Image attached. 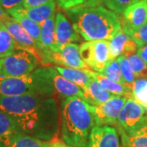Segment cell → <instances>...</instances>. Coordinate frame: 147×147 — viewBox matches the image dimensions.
<instances>
[{
  "label": "cell",
  "mask_w": 147,
  "mask_h": 147,
  "mask_svg": "<svg viewBox=\"0 0 147 147\" xmlns=\"http://www.w3.org/2000/svg\"><path fill=\"white\" fill-rule=\"evenodd\" d=\"M2 24H3L7 31L10 33L11 37L15 40L16 48L25 50L34 54L41 64L42 55L37 43L34 40L31 35L10 16Z\"/></svg>",
  "instance_id": "9"
},
{
  "label": "cell",
  "mask_w": 147,
  "mask_h": 147,
  "mask_svg": "<svg viewBox=\"0 0 147 147\" xmlns=\"http://www.w3.org/2000/svg\"><path fill=\"white\" fill-rule=\"evenodd\" d=\"M117 60H118L119 65H120L122 74H123V80H124V84L127 87H128L129 88L132 90L133 84L137 79H136L135 74L133 72L131 64L129 62L127 57H124V56L119 57L117 58Z\"/></svg>",
  "instance_id": "27"
},
{
  "label": "cell",
  "mask_w": 147,
  "mask_h": 147,
  "mask_svg": "<svg viewBox=\"0 0 147 147\" xmlns=\"http://www.w3.org/2000/svg\"><path fill=\"white\" fill-rule=\"evenodd\" d=\"M55 33L58 51L69 43L80 41L79 34L61 11H57L55 16Z\"/></svg>",
  "instance_id": "15"
},
{
  "label": "cell",
  "mask_w": 147,
  "mask_h": 147,
  "mask_svg": "<svg viewBox=\"0 0 147 147\" xmlns=\"http://www.w3.org/2000/svg\"><path fill=\"white\" fill-rule=\"evenodd\" d=\"M131 64L137 79H147V64L137 53L126 57Z\"/></svg>",
  "instance_id": "29"
},
{
  "label": "cell",
  "mask_w": 147,
  "mask_h": 147,
  "mask_svg": "<svg viewBox=\"0 0 147 147\" xmlns=\"http://www.w3.org/2000/svg\"><path fill=\"white\" fill-rule=\"evenodd\" d=\"M123 147H131V146H123Z\"/></svg>",
  "instance_id": "41"
},
{
  "label": "cell",
  "mask_w": 147,
  "mask_h": 147,
  "mask_svg": "<svg viewBox=\"0 0 147 147\" xmlns=\"http://www.w3.org/2000/svg\"><path fill=\"white\" fill-rule=\"evenodd\" d=\"M61 137L71 147H87L89 135L96 126L92 105L78 96L65 98L61 110Z\"/></svg>",
  "instance_id": "3"
},
{
  "label": "cell",
  "mask_w": 147,
  "mask_h": 147,
  "mask_svg": "<svg viewBox=\"0 0 147 147\" xmlns=\"http://www.w3.org/2000/svg\"><path fill=\"white\" fill-rule=\"evenodd\" d=\"M147 22V1L139 0L128 7L123 12V21H121V29L128 32L136 30Z\"/></svg>",
  "instance_id": "14"
},
{
  "label": "cell",
  "mask_w": 147,
  "mask_h": 147,
  "mask_svg": "<svg viewBox=\"0 0 147 147\" xmlns=\"http://www.w3.org/2000/svg\"><path fill=\"white\" fill-rule=\"evenodd\" d=\"M101 74L105 75L107 78H109L115 82L125 85L123 77L122 74V71H121L120 65H119V63L117 59L110 60L106 65L103 73Z\"/></svg>",
  "instance_id": "28"
},
{
  "label": "cell",
  "mask_w": 147,
  "mask_h": 147,
  "mask_svg": "<svg viewBox=\"0 0 147 147\" xmlns=\"http://www.w3.org/2000/svg\"><path fill=\"white\" fill-rule=\"evenodd\" d=\"M132 99L147 112V79H136L132 86Z\"/></svg>",
  "instance_id": "26"
},
{
  "label": "cell",
  "mask_w": 147,
  "mask_h": 147,
  "mask_svg": "<svg viewBox=\"0 0 147 147\" xmlns=\"http://www.w3.org/2000/svg\"><path fill=\"white\" fill-rule=\"evenodd\" d=\"M37 94L47 96H58L62 98L78 96L84 99L83 90L65 79L52 66L37 68L31 74Z\"/></svg>",
  "instance_id": "4"
},
{
  "label": "cell",
  "mask_w": 147,
  "mask_h": 147,
  "mask_svg": "<svg viewBox=\"0 0 147 147\" xmlns=\"http://www.w3.org/2000/svg\"><path fill=\"white\" fill-rule=\"evenodd\" d=\"M53 141H45L18 131L13 136L8 147H49Z\"/></svg>",
  "instance_id": "22"
},
{
  "label": "cell",
  "mask_w": 147,
  "mask_h": 147,
  "mask_svg": "<svg viewBox=\"0 0 147 147\" xmlns=\"http://www.w3.org/2000/svg\"><path fill=\"white\" fill-rule=\"evenodd\" d=\"M54 68L65 79L79 86L81 89H84L88 86L92 78L88 73L86 69H74L69 67H61L55 65Z\"/></svg>",
  "instance_id": "20"
},
{
  "label": "cell",
  "mask_w": 147,
  "mask_h": 147,
  "mask_svg": "<svg viewBox=\"0 0 147 147\" xmlns=\"http://www.w3.org/2000/svg\"><path fill=\"white\" fill-rule=\"evenodd\" d=\"M19 131L14 119L5 113L0 111V141L8 147L15 133Z\"/></svg>",
  "instance_id": "23"
},
{
  "label": "cell",
  "mask_w": 147,
  "mask_h": 147,
  "mask_svg": "<svg viewBox=\"0 0 147 147\" xmlns=\"http://www.w3.org/2000/svg\"><path fill=\"white\" fill-rule=\"evenodd\" d=\"M8 16H9V15L7 12H5L3 8L0 6V23H3Z\"/></svg>",
  "instance_id": "37"
},
{
  "label": "cell",
  "mask_w": 147,
  "mask_h": 147,
  "mask_svg": "<svg viewBox=\"0 0 147 147\" xmlns=\"http://www.w3.org/2000/svg\"><path fill=\"white\" fill-rule=\"evenodd\" d=\"M24 1L25 0H0V6L7 12V11L22 7Z\"/></svg>",
  "instance_id": "33"
},
{
  "label": "cell",
  "mask_w": 147,
  "mask_h": 147,
  "mask_svg": "<svg viewBox=\"0 0 147 147\" xmlns=\"http://www.w3.org/2000/svg\"><path fill=\"white\" fill-rule=\"evenodd\" d=\"M137 43L123 29L109 41V60H115L120 56L128 57L137 52Z\"/></svg>",
  "instance_id": "13"
},
{
  "label": "cell",
  "mask_w": 147,
  "mask_h": 147,
  "mask_svg": "<svg viewBox=\"0 0 147 147\" xmlns=\"http://www.w3.org/2000/svg\"><path fill=\"white\" fill-rule=\"evenodd\" d=\"M1 74L6 77H23L32 74L40 63L32 53L17 49L11 55L0 60Z\"/></svg>",
  "instance_id": "6"
},
{
  "label": "cell",
  "mask_w": 147,
  "mask_h": 147,
  "mask_svg": "<svg viewBox=\"0 0 147 147\" xmlns=\"http://www.w3.org/2000/svg\"><path fill=\"white\" fill-rule=\"evenodd\" d=\"M0 111L14 119L21 132L45 141H54L57 136L60 118L57 102L53 96H0Z\"/></svg>",
  "instance_id": "1"
},
{
  "label": "cell",
  "mask_w": 147,
  "mask_h": 147,
  "mask_svg": "<svg viewBox=\"0 0 147 147\" xmlns=\"http://www.w3.org/2000/svg\"><path fill=\"white\" fill-rule=\"evenodd\" d=\"M39 50L42 55V62L44 65L45 59L51 54L57 53L55 33V16H53L41 25L40 46Z\"/></svg>",
  "instance_id": "16"
},
{
  "label": "cell",
  "mask_w": 147,
  "mask_h": 147,
  "mask_svg": "<svg viewBox=\"0 0 147 147\" xmlns=\"http://www.w3.org/2000/svg\"><path fill=\"white\" fill-rule=\"evenodd\" d=\"M79 54L88 68L102 74L109 60V41L92 40L80 44Z\"/></svg>",
  "instance_id": "7"
},
{
  "label": "cell",
  "mask_w": 147,
  "mask_h": 147,
  "mask_svg": "<svg viewBox=\"0 0 147 147\" xmlns=\"http://www.w3.org/2000/svg\"><path fill=\"white\" fill-rule=\"evenodd\" d=\"M146 113H147V112H146Z\"/></svg>",
  "instance_id": "43"
},
{
  "label": "cell",
  "mask_w": 147,
  "mask_h": 147,
  "mask_svg": "<svg viewBox=\"0 0 147 147\" xmlns=\"http://www.w3.org/2000/svg\"><path fill=\"white\" fill-rule=\"evenodd\" d=\"M52 63L69 68L89 69L80 57L79 46L74 42L65 45L61 48L57 53L51 54L45 59L44 65Z\"/></svg>",
  "instance_id": "11"
},
{
  "label": "cell",
  "mask_w": 147,
  "mask_h": 147,
  "mask_svg": "<svg viewBox=\"0 0 147 147\" xmlns=\"http://www.w3.org/2000/svg\"><path fill=\"white\" fill-rule=\"evenodd\" d=\"M0 147H7V146H6L5 145H3V144L1 142V141H0Z\"/></svg>",
  "instance_id": "39"
},
{
  "label": "cell",
  "mask_w": 147,
  "mask_h": 147,
  "mask_svg": "<svg viewBox=\"0 0 147 147\" xmlns=\"http://www.w3.org/2000/svg\"><path fill=\"white\" fill-rule=\"evenodd\" d=\"M1 70H2V65H1V61H0V74H1Z\"/></svg>",
  "instance_id": "40"
},
{
  "label": "cell",
  "mask_w": 147,
  "mask_h": 147,
  "mask_svg": "<svg viewBox=\"0 0 147 147\" xmlns=\"http://www.w3.org/2000/svg\"><path fill=\"white\" fill-rule=\"evenodd\" d=\"M137 55L147 64V44H144L137 48Z\"/></svg>",
  "instance_id": "36"
},
{
  "label": "cell",
  "mask_w": 147,
  "mask_h": 147,
  "mask_svg": "<svg viewBox=\"0 0 147 147\" xmlns=\"http://www.w3.org/2000/svg\"><path fill=\"white\" fill-rule=\"evenodd\" d=\"M74 30L86 41H110L121 30L117 14L104 7H76L65 10Z\"/></svg>",
  "instance_id": "2"
},
{
  "label": "cell",
  "mask_w": 147,
  "mask_h": 147,
  "mask_svg": "<svg viewBox=\"0 0 147 147\" xmlns=\"http://www.w3.org/2000/svg\"><path fill=\"white\" fill-rule=\"evenodd\" d=\"M146 1H147V0H146Z\"/></svg>",
  "instance_id": "42"
},
{
  "label": "cell",
  "mask_w": 147,
  "mask_h": 147,
  "mask_svg": "<svg viewBox=\"0 0 147 147\" xmlns=\"http://www.w3.org/2000/svg\"><path fill=\"white\" fill-rule=\"evenodd\" d=\"M137 43V47L147 44V23L136 30H131L127 32Z\"/></svg>",
  "instance_id": "31"
},
{
  "label": "cell",
  "mask_w": 147,
  "mask_h": 147,
  "mask_svg": "<svg viewBox=\"0 0 147 147\" xmlns=\"http://www.w3.org/2000/svg\"><path fill=\"white\" fill-rule=\"evenodd\" d=\"M49 147H71L68 146L67 144L63 143L61 142H59V141H53V144L50 146Z\"/></svg>",
  "instance_id": "38"
},
{
  "label": "cell",
  "mask_w": 147,
  "mask_h": 147,
  "mask_svg": "<svg viewBox=\"0 0 147 147\" xmlns=\"http://www.w3.org/2000/svg\"><path fill=\"white\" fill-rule=\"evenodd\" d=\"M127 100V98L125 96H114L101 105L96 106L92 105V111L94 116L96 125H116L118 116Z\"/></svg>",
  "instance_id": "8"
},
{
  "label": "cell",
  "mask_w": 147,
  "mask_h": 147,
  "mask_svg": "<svg viewBox=\"0 0 147 147\" xmlns=\"http://www.w3.org/2000/svg\"><path fill=\"white\" fill-rule=\"evenodd\" d=\"M116 126L119 133L131 136L147 127L146 111L136 100L129 98L118 116Z\"/></svg>",
  "instance_id": "5"
},
{
  "label": "cell",
  "mask_w": 147,
  "mask_h": 147,
  "mask_svg": "<svg viewBox=\"0 0 147 147\" xmlns=\"http://www.w3.org/2000/svg\"><path fill=\"white\" fill-rule=\"evenodd\" d=\"M7 13L11 17H12L17 23H19L21 26L23 27L31 35L32 38H34V40L37 43L38 48H39V46H40V35H41V26L37 24L36 22L30 20V18H28L22 12L21 7L11 9L10 11H7Z\"/></svg>",
  "instance_id": "19"
},
{
  "label": "cell",
  "mask_w": 147,
  "mask_h": 147,
  "mask_svg": "<svg viewBox=\"0 0 147 147\" xmlns=\"http://www.w3.org/2000/svg\"><path fill=\"white\" fill-rule=\"evenodd\" d=\"M105 0H86L82 6L79 7H100L103 3H105Z\"/></svg>",
  "instance_id": "35"
},
{
  "label": "cell",
  "mask_w": 147,
  "mask_h": 147,
  "mask_svg": "<svg viewBox=\"0 0 147 147\" xmlns=\"http://www.w3.org/2000/svg\"><path fill=\"white\" fill-rule=\"evenodd\" d=\"M16 49V42L3 24H0V58L11 55Z\"/></svg>",
  "instance_id": "24"
},
{
  "label": "cell",
  "mask_w": 147,
  "mask_h": 147,
  "mask_svg": "<svg viewBox=\"0 0 147 147\" xmlns=\"http://www.w3.org/2000/svg\"><path fill=\"white\" fill-rule=\"evenodd\" d=\"M27 94H37L31 74L23 77L0 75V96H17Z\"/></svg>",
  "instance_id": "10"
},
{
  "label": "cell",
  "mask_w": 147,
  "mask_h": 147,
  "mask_svg": "<svg viewBox=\"0 0 147 147\" xmlns=\"http://www.w3.org/2000/svg\"><path fill=\"white\" fill-rule=\"evenodd\" d=\"M82 90L84 92V100L92 106L101 105L115 96L103 89L99 83L93 78L88 86Z\"/></svg>",
  "instance_id": "18"
},
{
  "label": "cell",
  "mask_w": 147,
  "mask_h": 147,
  "mask_svg": "<svg viewBox=\"0 0 147 147\" xmlns=\"http://www.w3.org/2000/svg\"><path fill=\"white\" fill-rule=\"evenodd\" d=\"M86 0H57L58 5L64 10H68L76 7L82 6Z\"/></svg>",
  "instance_id": "32"
},
{
  "label": "cell",
  "mask_w": 147,
  "mask_h": 147,
  "mask_svg": "<svg viewBox=\"0 0 147 147\" xmlns=\"http://www.w3.org/2000/svg\"><path fill=\"white\" fill-rule=\"evenodd\" d=\"M53 1L55 0H25L22 7L24 8H31V7H38L42 4H46Z\"/></svg>",
  "instance_id": "34"
},
{
  "label": "cell",
  "mask_w": 147,
  "mask_h": 147,
  "mask_svg": "<svg viewBox=\"0 0 147 147\" xmlns=\"http://www.w3.org/2000/svg\"><path fill=\"white\" fill-rule=\"evenodd\" d=\"M120 136L123 146L147 147V127L131 136H127L123 133H120Z\"/></svg>",
  "instance_id": "25"
},
{
  "label": "cell",
  "mask_w": 147,
  "mask_h": 147,
  "mask_svg": "<svg viewBox=\"0 0 147 147\" xmlns=\"http://www.w3.org/2000/svg\"><path fill=\"white\" fill-rule=\"evenodd\" d=\"M89 75L96 80L103 89L110 92L111 94L115 96H125L127 99L132 98V90L127 87L126 85L119 84L111 80L106 76L101 74L100 73L92 71L91 69H87Z\"/></svg>",
  "instance_id": "17"
},
{
  "label": "cell",
  "mask_w": 147,
  "mask_h": 147,
  "mask_svg": "<svg viewBox=\"0 0 147 147\" xmlns=\"http://www.w3.org/2000/svg\"><path fill=\"white\" fill-rule=\"evenodd\" d=\"M87 147H120L117 129L108 125H96L91 131Z\"/></svg>",
  "instance_id": "12"
},
{
  "label": "cell",
  "mask_w": 147,
  "mask_h": 147,
  "mask_svg": "<svg viewBox=\"0 0 147 147\" xmlns=\"http://www.w3.org/2000/svg\"><path fill=\"white\" fill-rule=\"evenodd\" d=\"M139 0H105V5L110 11L118 14H123L128 7L136 3Z\"/></svg>",
  "instance_id": "30"
},
{
  "label": "cell",
  "mask_w": 147,
  "mask_h": 147,
  "mask_svg": "<svg viewBox=\"0 0 147 147\" xmlns=\"http://www.w3.org/2000/svg\"><path fill=\"white\" fill-rule=\"evenodd\" d=\"M21 11L28 18L41 26L44 21L54 16V12L56 11V3L53 1L31 8H24L21 7Z\"/></svg>",
  "instance_id": "21"
}]
</instances>
